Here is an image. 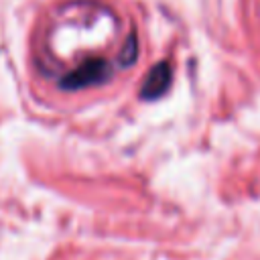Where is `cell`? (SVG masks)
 Wrapping results in <instances>:
<instances>
[{"instance_id": "cell-2", "label": "cell", "mask_w": 260, "mask_h": 260, "mask_svg": "<svg viewBox=\"0 0 260 260\" xmlns=\"http://www.w3.org/2000/svg\"><path fill=\"white\" fill-rule=\"evenodd\" d=\"M171 79H173V69L167 61H160L156 63L144 77L142 85H140V95L144 100H156L160 98L167 87L171 85Z\"/></svg>"}, {"instance_id": "cell-1", "label": "cell", "mask_w": 260, "mask_h": 260, "mask_svg": "<svg viewBox=\"0 0 260 260\" xmlns=\"http://www.w3.org/2000/svg\"><path fill=\"white\" fill-rule=\"evenodd\" d=\"M116 65L98 55L91 59H85L77 65H73L71 69H67L65 73L59 75V87L67 89V91H79V89H87V87H98L108 83L114 77Z\"/></svg>"}]
</instances>
